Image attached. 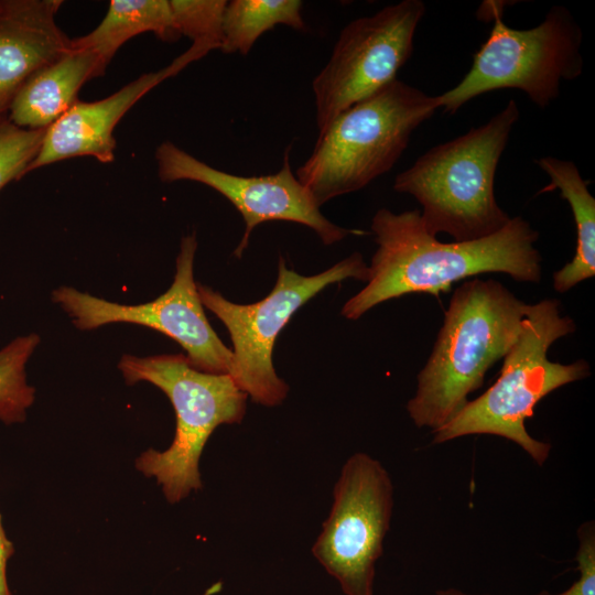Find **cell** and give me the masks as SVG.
Returning a JSON list of instances; mask_svg holds the SVG:
<instances>
[{
  "label": "cell",
  "mask_w": 595,
  "mask_h": 595,
  "mask_svg": "<svg viewBox=\"0 0 595 595\" xmlns=\"http://www.w3.org/2000/svg\"><path fill=\"white\" fill-rule=\"evenodd\" d=\"M420 213L377 210L371 221L377 250L368 283L344 304V317L357 320L374 306L410 293L439 295L453 283L483 273L540 281L541 256L534 247L539 234L520 216L488 237L442 242L425 230Z\"/></svg>",
  "instance_id": "1"
},
{
  "label": "cell",
  "mask_w": 595,
  "mask_h": 595,
  "mask_svg": "<svg viewBox=\"0 0 595 595\" xmlns=\"http://www.w3.org/2000/svg\"><path fill=\"white\" fill-rule=\"evenodd\" d=\"M529 304L495 280L470 279L448 303L407 411L418 428L436 431L483 386L488 369L517 340Z\"/></svg>",
  "instance_id": "2"
},
{
  "label": "cell",
  "mask_w": 595,
  "mask_h": 595,
  "mask_svg": "<svg viewBox=\"0 0 595 595\" xmlns=\"http://www.w3.org/2000/svg\"><path fill=\"white\" fill-rule=\"evenodd\" d=\"M519 119L515 100L487 123L439 144L396 176L393 190L422 206L425 230L455 241L488 237L510 220L496 202L494 182L499 159Z\"/></svg>",
  "instance_id": "3"
},
{
  "label": "cell",
  "mask_w": 595,
  "mask_h": 595,
  "mask_svg": "<svg viewBox=\"0 0 595 595\" xmlns=\"http://www.w3.org/2000/svg\"><path fill=\"white\" fill-rule=\"evenodd\" d=\"M570 316L560 314L556 299L529 304L521 332L504 357L496 382L478 398L467 401L446 424L434 431L440 444L472 434H490L518 444L540 466L548 459L551 445L533 439L526 419L534 405L550 392L589 376L584 359L572 364L551 361L548 351L559 338L575 332Z\"/></svg>",
  "instance_id": "4"
},
{
  "label": "cell",
  "mask_w": 595,
  "mask_h": 595,
  "mask_svg": "<svg viewBox=\"0 0 595 595\" xmlns=\"http://www.w3.org/2000/svg\"><path fill=\"white\" fill-rule=\"evenodd\" d=\"M439 109L437 97L394 79L340 112L295 176L318 207L391 170L412 132Z\"/></svg>",
  "instance_id": "5"
},
{
  "label": "cell",
  "mask_w": 595,
  "mask_h": 595,
  "mask_svg": "<svg viewBox=\"0 0 595 595\" xmlns=\"http://www.w3.org/2000/svg\"><path fill=\"white\" fill-rule=\"evenodd\" d=\"M118 368L127 385L150 382L174 408L172 444L162 452L147 450L136 459V467L144 476L154 477L166 500L176 504L202 487L198 465L203 448L218 425L242 421L248 394L229 375L199 371L182 354L123 355Z\"/></svg>",
  "instance_id": "6"
},
{
  "label": "cell",
  "mask_w": 595,
  "mask_h": 595,
  "mask_svg": "<svg viewBox=\"0 0 595 595\" xmlns=\"http://www.w3.org/2000/svg\"><path fill=\"white\" fill-rule=\"evenodd\" d=\"M494 26L474 56L465 77L436 96L439 108L454 113L470 99L491 90L517 88L544 108L559 96L562 79L578 77L582 31L563 7H552L544 20L528 30H516L502 20V6L487 1Z\"/></svg>",
  "instance_id": "7"
},
{
  "label": "cell",
  "mask_w": 595,
  "mask_h": 595,
  "mask_svg": "<svg viewBox=\"0 0 595 595\" xmlns=\"http://www.w3.org/2000/svg\"><path fill=\"white\" fill-rule=\"evenodd\" d=\"M368 275L369 268L360 252L309 277L289 269L279 256L275 285L259 302L232 303L201 283H197V291L203 306L223 322L230 335L234 346L231 378L256 403L274 407L282 403L290 389L277 375L272 363L273 346L280 332L304 303L327 285L346 279L367 281Z\"/></svg>",
  "instance_id": "8"
},
{
  "label": "cell",
  "mask_w": 595,
  "mask_h": 595,
  "mask_svg": "<svg viewBox=\"0 0 595 595\" xmlns=\"http://www.w3.org/2000/svg\"><path fill=\"white\" fill-rule=\"evenodd\" d=\"M333 498L313 555L345 595H374L393 508L391 478L379 461L356 453L344 464Z\"/></svg>",
  "instance_id": "9"
},
{
  "label": "cell",
  "mask_w": 595,
  "mask_h": 595,
  "mask_svg": "<svg viewBox=\"0 0 595 595\" xmlns=\"http://www.w3.org/2000/svg\"><path fill=\"white\" fill-rule=\"evenodd\" d=\"M195 234L181 240L176 271L169 290L155 300L125 305L90 295L71 286L52 292V300L82 331L113 323H130L153 328L177 342L188 364L203 372L229 375L234 371L232 350L210 326L194 280Z\"/></svg>",
  "instance_id": "10"
},
{
  "label": "cell",
  "mask_w": 595,
  "mask_h": 595,
  "mask_svg": "<svg viewBox=\"0 0 595 595\" xmlns=\"http://www.w3.org/2000/svg\"><path fill=\"white\" fill-rule=\"evenodd\" d=\"M425 12L420 0H403L349 22L312 83L318 133L344 110L392 80L413 50Z\"/></svg>",
  "instance_id": "11"
},
{
  "label": "cell",
  "mask_w": 595,
  "mask_h": 595,
  "mask_svg": "<svg viewBox=\"0 0 595 595\" xmlns=\"http://www.w3.org/2000/svg\"><path fill=\"white\" fill-rule=\"evenodd\" d=\"M290 150L291 145L278 172L260 176H240L215 169L170 141L156 148L155 160L162 182L202 183L220 193L238 209L245 223V231L234 251L237 258L247 248L251 231L269 220H286L307 226L324 245L336 244L351 234H365L339 227L320 212L309 191L292 172Z\"/></svg>",
  "instance_id": "12"
},
{
  "label": "cell",
  "mask_w": 595,
  "mask_h": 595,
  "mask_svg": "<svg viewBox=\"0 0 595 595\" xmlns=\"http://www.w3.org/2000/svg\"><path fill=\"white\" fill-rule=\"evenodd\" d=\"M209 51L206 45L193 43L170 65L142 74L104 99L77 100L46 129L41 149L26 173L76 156H91L100 163H111L116 148L113 130L120 119L148 91Z\"/></svg>",
  "instance_id": "13"
},
{
  "label": "cell",
  "mask_w": 595,
  "mask_h": 595,
  "mask_svg": "<svg viewBox=\"0 0 595 595\" xmlns=\"http://www.w3.org/2000/svg\"><path fill=\"white\" fill-rule=\"evenodd\" d=\"M61 0H0V118L22 84L72 46L58 26Z\"/></svg>",
  "instance_id": "14"
},
{
  "label": "cell",
  "mask_w": 595,
  "mask_h": 595,
  "mask_svg": "<svg viewBox=\"0 0 595 595\" xmlns=\"http://www.w3.org/2000/svg\"><path fill=\"white\" fill-rule=\"evenodd\" d=\"M107 66L89 47L72 40L71 48L34 72L14 95L7 118L21 128L47 129L78 99L80 87L102 76Z\"/></svg>",
  "instance_id": "15"
},
{
  "label": "cell",
  "mask_w": 595,
  "mask_h": 595,
  "mask_svg": "<svg viewBox=\"0 0 595 595\" xmlns=\"http://www.w3.org/2000/svg\"><path fill=\"white\" fill-rule=\"evenodd\" d=\"M537 164L550 176L541 192L559 190L570 204L576 227V249L573 259L553 274V288L564 293L595 274V198L573 162L552 156Z\"/></svg>",
  "instance_id": "16"
},
{
  "label": "cell",
  "mask_w": 595,
  "mask_h": 595,
  "mask_svg": "<svg viewBox=\"0 0 595 595\" xmlns=\"http://www.w3.org/2000/svg\"><path fill=\"white\" fill-rule=\"evenodd\" d=\"M145 32H152L162 41L180 37L174 28L170 0H111L101 22L73 42L94 50L108 66L127 41Z\"/></svg>",
  "instance_id": "17"
},
{
  "label": "cell",
  "mask_w": 595,
  "mask_h": 595,
  "mask_svg": "<svg viewBox=\"0 0 595 595\" xmlns=\"http://www.w3.org/2000/svg\"><path fill=\"white\" fill-rule=\"evenodd\" d=\"M300 0H231L223 17L224 53L247 55L258 37L278 24L303 31Z\"/></svg>",
  "instance_id": "18"
},
{
  "label": "cell",
  "mask_w": 595,
  "mask_h": 595,
  "mask_svg": "<svg viewBox=\"0 0 595 595\" xmlns=\"http://www.w3.org/2000/svg\"><path fill=\"white\" fill-rule=\"evenodd\" d=\"M40 344L36 334L17 337L0 349V421L20 423L34 401L35 390L28 385L25 365Z\"/></svg>",
  "instance_id": "19"
},
{
  "label": "cell",
  "mask_w": 595,
  "mask_h": 595,
  "mask_svg": "<svg viewBox=\"0 0 595 595\" xmlns=\"http://www.w3.org/2000/svg\"><path fill=\"white\" fill-rule=\"evenodd\" d=\"M226 0H170L174 28L195 44L220 48Z\"/></svg>",
  "instance_id": "20"
},
{
  "label": "cell",
  "mask_w": 595,
  "mask_h": 595,
  "mask_svg": "<svg viewBox=\"0 0 595 595\" xmlns=\"http://www.w3.org/2000/svg\"><path fill=\"white\" fill-rule=\"evenodd\" d=\"M46 129L18 127L7 116L0 118V191L20 180L36 158Z\"/></svg>",
  "instance_id": "21"
},
{
  "label": "cell",
  "mask_w": 595,
  "mask_h": 595,
  "mask_svg": "<svg viewBox=\"0 0 595 595\" xmlns=\"http://www.w3.org/2000/svg\"><path fill=\"white\" fill-rule=\"evenodd\" d=\"M578 550L576 553L578 578L564 592L551 594L541 591L536 595H595V527L586 521L577 530Z\"/></svg>",
  "instance_id": "22"
},
{
  "label": "cell",
  "mask_w": 595,
  "mask_h": 595,
  "mask_svg": "<svg viewBox=\"0 0 595 595\" xmlns=\"http://www.w3.org/2000/svg\"><path fill=\"white\" fill-rule=\"evenodd\" d=\"M14 553L13 543L8 539L2 526V518L0 515V595H12L7 577V565L9 559Z\"/></svg>",
  "instance_id": "23"
},
{
  "label": "cell",
  "mask_w": 595,
  "mask_h": 595,
  "mask_svg": "<svg viewBox=\"0 0 595 595\" xmlns=\"http://www.w3.org/2000/svg\"><path fill=\"white\" fill-rule=\"evenodd\" d=\"M434 595H475V594H468L456 588H445V589L436 591Z\"/></svg>",
  "instance_id": "24"
},
{
  "label": "cell",
  "mask_w": 595,
  "mask_h": 595,
  "mask_svg": "<svg viewBox=\"0 0 595 595\" xmlns=\"http://www.w3.org/2000/svg\"><path fill=\"white\" fill-rule=\"evenodd\" d=\"M219 586H220V584L214 585L213 587H210V588L205 593V595H210V594H214V593L218 592V591H219Z\"/></svg>",
  "instance_id": "25"
}]
</instances>
